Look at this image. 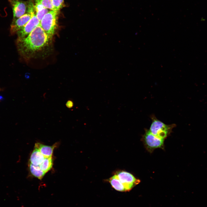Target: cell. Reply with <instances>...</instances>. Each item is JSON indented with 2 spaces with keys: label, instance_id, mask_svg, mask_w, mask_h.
<instances>
[{
  "label": "cell",
  "instance_id": "1",
  "mask_svg": "<svg viewBox=\"0 0 207 207\" xmlns=\"http://www.w3.org/2000/svg\"><path fill=\"white\" fill-rule=\"evenodd\" d=\"M51 39L39 25L26 37L17 38L16 45L20 55L28 59L46 47Z\"/></svg>",
  "mask_w": 207,
  "mask_h": 207
},
{
  "label": "cell",
  "instance_id": "2",
  "mask_svg": "<svg viewBox=\"0 0 207 207\" xmlns=\"http://www.w3.org/2000/svg\"><path fill=\"white\" fill-rule=\"evenodd\" d=\"M59 12L50 10L43 17L40 25L49 38L52 39L57 28Z\"/></svg>",
  "mask_w": 207,
  "mask_h": 207
},
{
  "label": "cell",
  "instance_id": "3",
  "mask_svg": "<svg viewBox=\"0 0 207 207\" xmlns=\"http://www.w3.org/2000/svg\"><path fill=\"white\" fill-rule=\"evenodd\" d=\"M27 10L31 14V18L27 24L17 32L18 38L26 37L40 24V21L35 14L33 2L32 0H29L27 2Z\"/></svg>",
  "mask_w": 207,
  "mask_h": 207
},
{
  "label": "cell",
  "instance_id": "4",
  "mask_svg": "<svg viewBox=\"0 0 207 207\" xmlns=\"http://www.w3.org/2000/svg\"><path fill=\"white\" fill-rule=\"evenodd\" d=\"M152 123L149 131L153 135L160 139H164L171 132L175 124H166L157 119L154 116H152Z\"/></svg>",
  "mask_w": 207,
  "mask_h": 207
},
{
  "label": "cell",
  "instance_id": "5",
  "mask_svg": "<svg viewBox=\"0 0 207 207\" xmlns=\"http://www.w3.org/2000/svg\"><path fill=\"white\" fill-rule=\"evenodd\" d=\"M142 140L145 148L150 152L152 153L156 149L164 148V139L154 135L149 130H146Z\"/></svg>",
  "mask_w": 207,
  "mask_h": 207
},
{
  "label": "cell",
  "instance_id": "6",
  "mask_svg": "<svg viewBox=\"0 0 207 207\" xmlns=\"http://www.w3.org/2000/svg\"><path fill=\"white\" fill-rule=\"evenodd\" d=\"M117 177L125 187L127 191L130 190L140 182L132 174L126 171H121L116 174Z\"/></svg>",
  "mask_w": 207,
  "mask_h": 207
},
{
  "label": "cell",
  "instance_id": "7",
  "mask_svg": "<svg viewBox=\"0 0 207 207\" xmlns=\"http://www.w3.org/2000/svg\"><path fill=\"white\" fill-rule=\"evenodd\" d=\"M12 7L13 14V20L16 19L23 15L26 12L27 2L22 0H8Z\"/></svg>",
  "mask_w": 207,
  "mask_h": 207
},
{
  "label": "cell",
  "instance_id": "8",
  "mask_svg": "<svg viewBox=\"0 0 207 207\" xmlns=\"http://www.w3.org/2000/svg\"><path fill=\"white\" fill-rule=\"evenodd\" d=\"M30 13L27 10L26 12L20 17L13 20L10 26V33L11 35L16 34L17 32L28 22L31 18Z\"/></svg>",
  "mask_w": 207,
  "mask_h": 207
},
{
  "label": "cell",
  "instance_id": "9",
  "mask_svg": "<svg viewBox=\"0 0 207 207\" xmlns=\"http://www.w3.org/2000/svg\"><path fill=\"white\" fill-rule=\"evenodd\" d=\"M57 143L52 146L43 144L40 143H35L34 147L37 149L45 158L52 157L54 148L57 147Z\"/></svg>",
  "mask_w": 207,
  "mask_h": 207
},
{
  "label": "cell",
  "instance_id": "10",
  "mask_svg": "<svg viewBox=\"0 0 207 207\" xmlns=\"http://www.w3.org/2000/svg\"><path fill=\"white\" fill-rule=\"evenodd\" d=\"M33 4L35 14L40 22L44 16L49 11L43 5L41 0H34Z\"/></svg>",
  "mask_w": 207,
  "mask_h": 207
},
{
  "label": "cell",
  "instance_id": "11",
  "mask_svg": "<svg viewBox=\"0 0 207 207\" xmlns=\"http://www.w3.org/2000/svg\"><path fill=\"white\" fill-rule=\"evenodd\" d=\"M45 158L40 151L34 147L30 156L29 163L36 166H39L43 162Z\"/></svg>",
  "mask_w": 207,
  "mask_h": 207
},
{
  "label": "cell",
  "instance_id": "12",
  "mask_svg": "<svg viewBox=\"0 0 207 207\" xmlns=\"http://www.w3.org/2000/svg\"><path fill=\"white\" fill-rule=\"evenodd\" d=\"M108 181L112 187L116 191L121 192L127 191L125 187L116 174L110 178Z\"/></svg>",
  "mask_w": 207,
  "mask_h": 207
},
{
  "label": "cell",
  "instance_id": "13",
  "mask_svg": "<svg viewBox=\"0 0 207 207\" xmlns=\"http://www.w3.org/2000/svg\"><path fill=\"white\" fill-rule=\"evenodd\" d=\"M29 168L31 175L39 179H42L45 173L42 170L39 166H36L30 163L28 164Z\"/></svg>",
  "mask_w": 207,
  "mask_h": 207
},
{
  "label": "cell",
  "instance_id": "14",
  "mask_svg": "<svg viewBox=\"0 0 207 207\" xmlns=\"http://www.w3.org/2000/svg\"><path fill=\"white\" fill-rule=\"evenodd\" d=\"M53 165V159L52 157L45 158L39 166L41 169L46 173L51 169Z\"/></svg>",
  "mask_w": 207,
  "mask_h": 207
},
{
  "label": "cell",
  "instance_id": "15",
  "mask_svg": "<svg viewBox=\"0 0 207 207\" xmlns=\"http://www.w3.org/2000/svg\"><path fill=\"white\" fill-rule=\"evenodd\" d=\"M53 10L59 12L64 4V0H52Z\"/></svg>",
  "mask_w": 207,
  "mask_h": 207
},
{
  "label": "cell",
  "instance_id": "16",
  "mask_svg": "<svg viewBox=\"0 0 207 207\" xmlns=\"http://www.w3.org/2000/svg\"><path fill=\"white\" fill-rule=\"evenodd\" d=\"M43 5L46 8L53 10L52 0H41Z\"/></svg>",
  "mask_w": 207,
  "mask_h": 207
},
{
  "label": "cell",
  "instance_id": "17",
  "mask_svg": "<svg viewBox=\"0 0 207 207\" xmlns=\"http://www.w3.org/2000/svg\"><path fill=\"white\" fill-rule=\"evenodd\" d=\"M66 105L68 108H70L73 106V103L72 101L69 100L66 102Z\"/></svg>",
  "mask_w": 207,
  "mask_h": 207
}]
</instances>
